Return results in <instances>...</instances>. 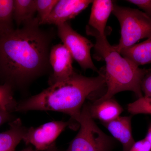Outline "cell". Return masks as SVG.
<instances>
[{
	"label": "cell",
	"mask_w": 151,
	"mask_h": 151,
	"mask_svg": "<svg viewBox=\"0 0 151 151\" xmlns=\"http://www.w3.org/2000/svg\"><path fill=\"white\" fill-rule=\"evenodd\" d=\"M120 53L138 66L151 64V37L141 43L122 50Z\"/></svg>",
	"instance_id": "obj_14"
},
{
	"label": "cell",
	"mask_w": 151,
	"mask_h": 151,
	"mask_svg": "<svg viewBox=\"0 0 151 151\" xmlns=\"http://www.w3.org/2000/svg\"><path fill=\"white\" fill-rule=\"evenodd\" d=\"M40 25L35 18L0 35V77L13 89L25 88L50 69L51 38Z\"/></svg>",
	"instance_id": "obj_1"
},
{
	"label": "cell",
	"mask_w": 151,
	"mask_h": 151,
	"mask_svg": "<svg viewBox=\"0 0 151 151\" xmlns=\"http://www.w3.org/2000/svg\"><path fill=\"white\" fill-rule=\"evenodd\" d=\"M15 119L12 113L0 110V126L8 122L9 123Z\"/></svg>",
	"instance_id": "obj_23"
},
{
	"label": "cell",
	"mask_w": 151,
	"mask_h": 151,
	"mask_svg": "<svg viewBox=\"0 0 151 151\" xmlns=\"http://www.w3.org/2000/svg\"><path fill=\"white\" fill-rule=\"evenodd\" d=\"M58 0H36L37 18L40 25L42 24L44 22L51 14Z\"/></svg>",
	"instance_id": "obj_19"
},
{
	"label": "cell",
	"mask_w": 151,
	"mask_h": 151,
	"mask_svg": "<svg viewBox=\"0 0 151 151\" xmlns=\"http://www.w3.org/2000/svg\"><path fill=\"white\" fill-rule=\"evenodd\" d=\"M141 89L145 97H151V72H149L143 78Z\"/></svg>",
	"instance_id": "obj_21"
},
{
	"label": "cell",
	"mask_w": 151,
	"mask_h": 151,
	"mask_svg": "<svg viewBox=\"0 0 151 151\" xmlns=\"http://www.w3.org/2000/svg\"><path fill=\"white\" fill-rule=\"evenodd\" d=\"M90 115L93 119L100 120L103 123L115 120L122 114L123 109L113 98L94 103L89 105Z\"/></svg>",
	"instance_id": "obj_12"
},
{
	"label": "cell",
	"mask_w": 151,
	"mask_h": 151,
	"mask_svg": "<svg viewBox=\"0 0 151 151\" xmlns=\"http://www.w3.org/2000/svg\"><path fill=\"white\" fill-rule=\"evenodd\" d=\"M36 12V0H14L13 19L18 26L32 20Z\"/></svg>",
	"instance_id": "obj_15"
},
{
	"label": "cell",
	"mask_w": 151,
	"mask_h": 151,
	"mask_svg": "<svg viewBox=\"0 0 151 151\" xmlns=\"http://www.w3.org/2000/svg\"><path fill=\"white\" fill-rule=\"evenodd\" d=\"M112 12L121 26V38L119 43L114 46L119 53L139 40L151 37V18L144 12L114 4Z\"/></svg>",
	"instance_id": "obj_4"
},
{
	"label": "cell",
	"mask_w": 151,
	"mask_h": 151,
	"mask_svg": "<svg viewBox=\"0 0 151 151\" xmlns=\"http://www.w3.org/2000/svg\"><path fill=\"white\" fill-rule=\"evenodd\" d=\"M105 85L104 74L86 77L75 72L65 81L58 82L36 95L18 103L15 112L52 111L65 113L77 122L84 101Z\"/></svg>",
	"instance_id": "obj_2"
},
{
	"label": "cell",
	"mask_w": 151,
	"mask_h": 151,
	"mask_svg": "<svg viewBox=\"0 0 151 151\" xmlns=\"http://www.w3.org/2000/svg\"><path fill=\"white\" fill-rule=\"evenodd\" d=\"M113 2L110 0H95L92 2V7L86 33L89 35L96 33L105 35V29L109 16L113 12Z\"/></svg>",
	"instance_id": "obj_10"
},
{
	"label": "cell",
	"mask_w": 151,
	"mask_h": 151,
	"mask_svg": "<svg viewBox=\"0 0 151 151\" xmlns=\"http://www.w3.org/2000/svg\"><path fill=\"white\" fill-rule=\"evenodd\" d=\"M14 0H0V35L14 29Z\"/></svg>",
	"instance_id": "obj_16"
},
{
	"label": "cell",
	"mask_w": 151,
	"mask_h": 151,
	"mask_svg": "<svg viewBox=\"0 0 151 151\" xmlns=\"http://www.w3.org/2000/svg\"><path fill=\"white\" fill-rule=\"evenodd\" d=\"M9 125L8 129L0 133V151H15L27 129L19 118L15 119Z\"/></svg>",
	"instance_id": "obj_13"
},
{
	"label": "cell",
	"mask_w": 151,
	"mask_h": 151,
	"mask_svg": "<svg viewBox=\"0 0 151 151\" xmlns=\"http://www.w3.org/2000/svg\"><path fill=\"white\" fill-rule=\"evenodd\" d=\"M73 59L70 52L63 44H58L52 47L49 56L50 65L52 70L49 78L50 86L67 80L74 74Z\"/></svg>",
	"instance_id": "obj_8"
},
{
	"label": "cell",
	"mask_w": 151,
	"mask_h": 151,
	"mask_svg": "<svg viewBox=\"0 0 151 151\" xmlns=\"http://www.w3.org/2000/svg\"><path fill=\"white\" fill-rule=\"evenodd\" d=\"M129 151H151V147L148 142L144 138L135 142Z\"/></svg>",
	"instance_id": "obj_22"
},
{
	"label": "cell",
	"mask_w": 151,
	"mask_h": 151,
	"mask_svg": "<svg viewBox=\"0 0 151 151\" xmlns=\"http://www.w3.org/2000/svg\"><path fill=\"white\" fill-rule=\"evenodd\" d=\"M103 125L113 137L119 141L123 146V151H129L135 142L132 128V117L119 116L118 118Z\"/></svg>",
	"instance_id": "obj_11"
},
{
	"label": "cell",
	"mask_w": 151,
	"mask_h": 151,
	"mask_svg": "<svg viewBox=\"0 0 151 151\" xmlns=\"http://www.w3.org/2000/svg\"><path fill=\"white\" fill-rule=\"evenodd\" d=\"M68 122L53 121L27 129L22 140L31 144L36 151L47 150L53 145L58 136L69 125Z\"/></svg>",
	"instance_id": "obj_7"
},
{
	"label": "cell",
	"mask_w": 151,
	"mask_h": 151,
	"mask_svg": "<svg viewBox=\"0 0 151 151\" xmlns=\"http://www.w3.org/2000/svg\"><path fill=\"white\" fill-rule=\"evenodd\" d=\"M58 33L73 59L82 69H92L100 73L92 61L91 50L94 45L89 40L73 29L68 22L58 25Z\"/></svg>",
	"instance_id": "obj_6"
},
{
	"label": "cell",
	"mask_w": 151,
	"mask_h": 151,
	"mask_svg": "<svg viewBox=\"0 0 151 151\" xmlns=\"http://www.w3.org/2000/svg\"><path fill=\"white\" fill-rule=\"evenodd\" d=\"M127 1L137 6L151 18V0H129Z\"/></svg>",
	"instance_id": "obj_20"
},
{
	"label": "cell",
	"mask_w": 151,
	"mask_h": 151,
	"mask_svg": "<svg viewBox=\"0 0 151 151\" xmlns=\"http://www.w3.org/2000/svg\"><path fill=\"white\" fill-rule=\"evenodd\" d=\"M19 151H35L33 150L32 148L31 147H28L26 148L23 149V150H22Z\"/></svg>",
	"instance_id": "obj_25"
},
{
	"label": "cell",
	"mask_w": 151,
	"mask_h": 151,
	"mask_svg": "<svg viewBox=\"0 0 151 151\" xmlns=\"http://www.w3.org/2000/svg\"><path fill=\"white\" fill-rule=\"evenodd\" d=\"M146 139L148 142L151 147V124L149 125L147 132L145 137Z\"/></svg>",
	"instance_id": "obj_24"
},
{
	"label": "cell",
	"mask_w": 151,
	"mask_h": 151,
	"mask_svg": "<svg viewBox=\"0 0 151 151\" xmlns=\"http://www.w3.org/2000/svg\"><path fill=\"white\" fill-rule=\"evenodd\" d=\"M13 91L8 84L0 85V110L11 113L15 112L18 103L14 98Z\"/></svg>",
	"instance_id": "obj_17"
},
{
	"label": "cell",
	"mask_w": 151,
	"mask_h": 151,
	"mask_svg": "<svg viewBox=\"0 0 151 151\" xmlns=\"http://www.w3.org/2000/svg\"><path fill=\"white\" fill-rule=\"evenodd\" d=\"M93 1L60 0L42 24L58 25L68 22L86 9Z\"/></svg>",
	"instance_id": "obj_9"
},
{
	"label": "cell",
	"mask_w": 151,
	"mask_h": 151,
	"mask_svg": "<svg viewBox=\"0 0 151 151\" xmlns=\"http://www.w3.org/2000/svg\"><path fill=\"white\" fill-rule=\"evenodd\" d=\"M96 38L94 48L97 57L106 63L105 77L107 91L95 103L113 98L119 92H133L139 98L143 97L141 84L143 78L150 70L142 69L117 51L108 42L106 35L91 34Z\"/></svg>",
	"instance_id": "obj_3"
},
{
	"label": "cell",
	"mask_w": 151,
	"mask_h": 151,
	"mask_svg": "<svg viewBox=\"0 0 151 151\" xmlns=\"http://www.w3.org/2000/svg\"><path fill=\"white\" fill-rule=\"evenodd\" d=\"M129 112L133 115L145 114L151 115V97L145 96L140 97L138 100L128 105Z\"/></svg>",
	"instance_id": "obj_18"
},
{
	"label": "cell",
	"mask_w": 151,
	"mask_h": 151,
	"mask_svg": "<svg viewBox=\"0 0 151 151\" xmlns=\"http://www.w3.org/2000/svg\"><path fill=\"white\" fill-rule=\"evenodd\" d=\"M77 122L80 129L66 151H111L113 139L97 126L90 115L89 105H83Z\"/></svg>",
	"instance_id": "obj_5"
}]
</instances>
